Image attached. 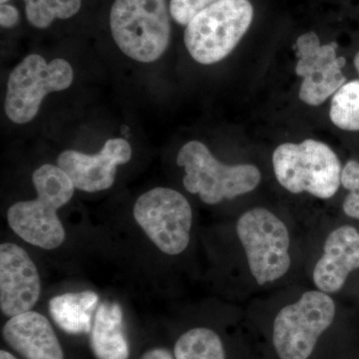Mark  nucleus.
Returning a JSON list of instances; mask_svg holds the SVG:
<instances>
[{
    "instance_id": "4be33fe9",
    "label": "nucleus",
    "mask_w": 359,
    "mask_h": 359,
    "mask_svg": "<svg viewBox=\"0 0 359 359\" xmlns=\"http://www.w3.org/2000/svg\"><path fill=\"white\" fill-rule=\"evenodd\" d=\"M20 21L18 8L9 4H1L0 7V25L4 28H13Z\"/></svg>"
},
{
    "instance_id": "1a4fd4ad",
    "label": "nucleus",
    "mask_w": 359,
    "mask_h": 359,
    "mask_svg": "<svg viewBox=\"0 0 359 359\" xmlns=\"http://www.w3.org/2000/svg\"><path fill=\"white\" fill-rule=\"evenodd\" d=\"M133 216L153 244L165 254L176 256L188 247L193 212L181 193L161 187L152 189L136 201Z\"/></svg>"
},
{
    "instance_id": "a878e982",
    "label": "nucleus",
    "mask_w": 359,
    "mask_h": 359,
    "mask_svg": "<svg viewBox=\"0 0 359 359\" xmlns=\"http://www.w3.org/2000/svg\"><path fill=\"white\" fill-rule=\"evenodd\" d=\"M7 1H8V0H0V2H1V4H6Z\"/></svg>"
},
{
    "instance_id": "412c9836",
    "label": "nucleus",
    "mask_w": 359,
    "mask_h": 359,
    "mask_svg": "<svg viewBox=\"0 0 359 359\" xmlns=\"http://www.w3.org/2000/svg\"><path fill=\"white\" fill-rule=\"evenodd\" d=\"M218 1L219 0H171L170 13L177 23L187 26L198 13Z\"/></svg>"
},
{
    "instance_id": "f03ea898",
    "label": "nucleus",
    "mask_w": 359,
    "mask_h": 359,
    "mask_svg": "<svg viewBox=\"0 0 359 359\" xmlns=\"http://www.w3.org/2000/svg\"><path fill=\"white\" fill-rule=\"evenodd\" d=\"M170 14L166 0H115L110 11L113 39L129 58L154 62L169 46Z\"/></svg>"
},
{
    "instance_id": "20e7f679",
    "label": "nucleus",
    "mask_w": 359,
    "mask_h": 359,
    "mask_svg": "<svg viewBox=\"0 0 359 359\" xmlns=\"http://www.w3.org/2000/svg\"><path fill=\"white\" fill-rule=\"evenodd\" d=\"M177 164L185 169L186 190L198 194L208 205L252 192L262 180L261 172L254 165L223 164L199 141L188 142L180 149Z\"/></svg>"
},
{
    "instance_id": "f257e3e1",
    "label": "nucleus",
    "mask_w": 359,
    "mask_h": 359,
    "mask_svg": "<svg viewBox=\"0 0 359 359\" xmlns=\"http://www.w3.org/2000/svg\"><path fill=\"white\" fill-rule=\"evenodd\" d=\"M36 199L15 203L7 211V223L25 242L44 250L65 242V226L57 211L74 195L75 187L60 167L45 164L32 175Z\"/></svg>"
},
{
    "instance_id": "ddd939ff",
    "label": "nucleus",
    "mask_w": 359,
    "mask_h": 359,
    "mask_svg": "<svg viewBox=\"0 0 359 359\" xmlns=\"http://www.w3.org/2000/svg\"><path fill=\"white\" fill-rule=\"evenodd\" d=\"M359 269V231L341 226L328 235L323 257L313 269V283L320 292L334 294L344 287L349 273Z\"/></svg>"
},
{
    "instance_id": "a211bd4d",
    "label": "nucleus",
    "mask_w": 359,
    "mask_h": 359,
    "mask_svg": "<svg viewBox=\"0 0 359 359\" xmlns=\"http://www.w3.org/2000/svg\"><path fill=\"white\" fill-rule=\"evenodd\" d=\"M30 25L45 29L55 20H68L79 13L82 0H23Z\"/></svg>"
},
{
    "instance_id": "9d476101",
    "label": "nucleus",
    "mask_w": 359,
    "mask_h": 359,
    "mask_svg": "<svg viewBox=\"0 0 359 359\" xmlns=\"http://www.w3.org/2000/svg\"><path fill=\"white\" fill-rule=\"evenodd\" d=\"M335 42L321 45L316 33H304L294 45L297 65L295 73L304 77L299 89V98L311 106H318L337 93L346 83V78L342 74L346 66V58L339 57Z\"/></svg>"
},
{
    "instance_id": "9b49d317",
    "label": "nucleus",
    "mask_w": 359,
    "mask_h": 359,
    "mask_svg": "<svg viewBox=\"0 0 359 359\" xmlns=\"http://www.w3.org/2000/svg\"><path fill=\"white\" fill-rule=\"evenodd\" d=\"M41 294L36 266L25 250L13 243L0 245V309L8 318L32 311Z\"/></svg>"
},
{
    "instance_id": "4468645a",
    "label": "nucleus",
    "mask_w": 359,
    "mask_h": 359,
    "mask_svg": "<svg viewBox=\"0 0 359 359\" xmlns=\"http://www.w3.org/2000/svg\"><path fill=\"white\" fill-rule=\"evenodd\" d=\"M2 334L8 346L25 359H65L50 323L36 311H26L11 318Z\"/></svg>"
},
{
    "instance_id": "b1692460",
    "label": "nucleus",
    "mask_w": 359,
    "mask_h": 359,
    "mask_svg": "<svg viewBox=\"0 0 359 359\" xmlns=\"http://www.w3.org/2000/svg\"><path fill=\"white\" fill-rule=\"evenodd\" d=\"M0 359H18L14 358L13 354L7 353L6 351H0Z\"/></svg>"
},
{
    "instance_id": "5701e85b",
    "label": "nucleus",
    "mask_w": 359,
    "mask_h": 359,
    "mask_svg": "<svg viewBox=\"0 0 359 359\" xmlns=\"http://www.w3.org/2000/svg\"><path fill=\"white\" fill-rule=\"evenodd\" d=\"M140 359H176L166 348H152L146 351Z\"/></svg>"
},
{
    "instance_id": "0eeeda50",
    "label": "nucleus",
    "mask_w": 359,
    "mask_h": 359,
    "mask_svg": "<svg viewBox=\"0 0 359 359\" xmlns=\"http://www.w3.org/2000/svg\"><path fill=\"white\" fill-rule=\"evenodd\" d=\"M74 72L65 59L51 62L39 54H30L16 66L7 81L4 110L11 121L26 124L36 117L45 97L69 88Z\"/></svg>"
},
{
    "instance_id": "f3484780",
    "label": "nucleus",
    "mask_w": 359,
    "mask_h": 359,
    "mask_svg": "<svg viewBox=\"0 0 359 359\" xmlns=\"http://www.w3.org/2000/svg\"><path fill=\"white\" fill-rule=\"evenodd\" d=\"M176 359H226L224 344L214 330L196 327L182 334L174 347Z\"/></svg>"
},
{
    "instance_id": "2eb2a0df",
    "label": "nucleus",
    "mask_w": 359,
    "mask_h": 359,
    "mask_svg": "<svg viewBox=\"0 0 359 359\" xmlns=\"http://www.w3.org/2000/svg\"><path fill=\"white\" fill-rule=\"evenodd\" d=\"M90 332V346L97 359H129V344L123 332V311L119 304H101Z\"/></svg>"
},
{
    "instance_id": "39448f33",
    "label": "nucleus",
    "mask_w": 359,
    "mask_h": 359,
    "mask_svg": "<svg viewBox=\"0 0 359 359\" xmlns=\"http://www.w3.org/2000/svg\"><path fill=\"white\" fill-rule=\"evenodd\" d=\"M252 18L249 0H219L187 25L184 41L189 53L201 65L219 62L237 46Z\"/></svg>"
},
{
    "instance_id": "7ed1b4c3",
    "label": "nucleus",
    "mask_w": 359,
    "mask_h": 359,
    "mask_svg": "<svg viewBox=\"0 0 359 359\" xmlns=\"http://www.w3.org/2000/svg\"><path fill=\"white\" fill-rule=\"evenodd\" d=\"M273 165L278 183L292 194L306 192L330 199L341 184V165L337 154L327 144L313 139L278 146Z\"/></svg>"
},
{
    "instance_id": "dca6fc26",
    "label": "nucleus",
    "mask_w": 359,
    "mask_h": 359,
    "mask_svg": "<svg viewBox=\"0 0 359 359\" xmlns=\"http://www.w3.org/2000/svg\"><path fill=\"white\" fill-rule=\"evenodd\" d=\"M99 297L91 290L54 297L49 311L54 323L69 334H89L92 318L98 309Z\"/></svg>"
},
{
    "instance_id": "f8f14e48",
    "label": "nucleus",
    "mask_w": 359,
    "mask_h": 359,
    "mask_svg": "<svg viewBox=\"0 0 359 359\" xmlns=\"http://www.w3.org/2000/svg\"><path fill=\"white\" fill-rule=\"evenodd\" d=\"M132 157L128 141L110 139L98 154H84L66 150L59 155L58 167L68 175L78 190L87 193L107 190L114 184L118 165L126 164Z\"/></svg>"
},
{
    "instance_id": "423d86ee",
    "label": "nucleus",
    "mask_w": 359,
    "mask_h": 359,
    "mask_svg": "<svg viewBox=\"0 0 359 359\" xmlns=\"http://www.w3.org/2000/svg\"><path fill=\"white\" fill-rule=\"evenodd\" d=\"M237 233L247 255L250 273L259 285L283 278L290 266V233L282 219L264 208L240 217Z\"/></svg>"
},
{
    "instance_id": "6ab92c4d",
    "label": "nucleus",
    "mask_w": 359,
    "mask_h": 359,
    "mask_svg": "<svg viewBox=\"0 0 359 359\" xmlns=\"http://www.w3.org/2000/svg\"><path fill=\"white\" fill-rule=\"evenodd\" d=\"M330 120L339 129L359 131V80L340 87L332 97Z\"/></svg>"
},
{
    "instance_id": "393cba45",
    "label": "nucleus",
    "mask_w": 359,
    "mask_h": 359,
    "mask_svg": "<svg viewBox=\"0 0 359 359\" xmlns=\"http://www.w3.org/2000/svg\"><path fill=\"white\" fill-rule=\"evenodd\" d=\"M354 66H355V69L358 71L359 74V52L358 54H356L355 57H354Z\"/></svg>"
},
{
    "instance_id": "aec40b11",
    "label": "nucleus",
    "mask_w": 359,
    "mask_h": 359,
    "mask_svg": "<svg viewBox=\"0 0 359 359\" xmlns=\"http://www.w3.org/2000/svg\"><path fill=\"white\" fill-rule=\"evenodd\" d=\"M341 185L348 191L344 200V212L351 218L359 219V162L351 160L342 169Z\"/></svg>"
},
{
    "instance_id": "6e6552de",
    "label": "nucleus",
    "mask_w": 359,
    "mask_h": 359,
    "mask_svg": "<svg viewBox=\"0 0 359 359\" xmlns=\"http://www.w3.org/2000/svg\"><path fill=\"white\" fill-rule=\"evenodd\" d=\"M334 299L309 290L280 309L273 323V342L280 359H309L320 335L334 323Z\"/></svg>"
}]
</instances>
